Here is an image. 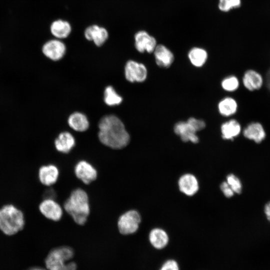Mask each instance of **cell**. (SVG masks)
I'll return each mask as SVG.
<instances>
[{
  "label": "cell",
  "instance_id": "6da1fadb",
  "mask_svg": "<svg viewBox=\"0 0 270 270\" xmlns=\"http://www.w3.org/2000/svg\"><path fill=\"white\" fill-rule=\"evenodd\" d=\"M100 142L110 148L119 150L129 143L130 136L122 120L114 115L102 117L98 124Z\"/></svg>",
  "mask_w": 270,
  "mask_h": 270
},
{
  "label": "cell",
  "instance_id": "7a4b0ae2",
  "mask_svg": "<svg viewBox=\"0 0 270 270\" xmlns=\"http://www.w3.org/2000/svg\"><path fill=\"white\" fill-rule=\"evenodd\" d=\"M64 208L76 224L84 225L87 221L90 212L87 193L80 188L74 190L65 201Z\"/></svg>",
  "mask_w": 270,
  "mask_h": 270
},
{
  "label": "cell",
  "instance_id": "3957f363",
  "mask_svg": "<svg viewBox=\"0 0 270 270\" xmlns=\"http://www.w3.org/2000/svg\"><path fill=\"white\" fill-rule=\"evenodd\" d=\"M24 218L22 212L12 204L0 208V230L7 236L15 234L23 229Z\"/></svg>",
  "mask_w": 270,
  "mask_h": 270
},
{
  "label": "cell",
  "instance_id": "277c9868",
  "mask_svg": "<svg viewBox=\"0 0 270 270\" xmlns=\"http://www.w3.org/2000/svg\"><path fill=\"white\" fill-rule=\"evenodd\" d=\"M74 256L72 248L62 246L52 249L48 254L44 262L47 270H58L66 262L70 261Z\"/></svg>",
  "mask_w": 270,
  "mask_h": 270
},
{
  "label": "cell",
  "instance_id": "5b68a950",
  "mask_svg": "<svg viewBox=\"0 0 270 270\" xmlns=\"http://www.w3.org/2000/svg\"><path fill=\"white\" fill-rule=\"evenodd\" d=\"M140 221V216L138 212L134 210H128L118 219V230L123 235L133 234L138 229Z\"/></svg>",
  "mask_w": 270,
  "mask_h": 270
},
{
  "label": "cell",
  "instance_id": "8992f818",
  "mask_svg": "<svg viewBox=\"0 0 270 270\" xmlns=\"http://www.w3.org/2000/svg\"><path fill=\"white\" fill-rule=\"evenodd\" d=\"M124 74L127 80L131 82H141L146 80L148 70L144 64L130 60L125 66Z\"/></svg>",
  "mask_w": 270,
  "mask_h": 270
},
{
  "label": "cell",
  "instance_id": "52a82bcc",
  "mask_svg": "<svg viewBox=\"0 0 270 270\" xmlns=\"http://www.w3.org/2000/svg\"><path fill=\"white\" fill-rule=\"evenodd\" d=\"M76 176L85 184H89L96 180L98 172L88 162L82 160L76 163L74 168Z\"/></svg>",
  "mask_w": 270,
  "mask_h": 270
},
{
  "label": "cell",
  "instance_id": "ba28073f",
  "mask_svg": "<svg viewBox=\"0 0 270 270\" xmlns=\"http://www.w3.org/2000/svg\"><path fill=\"white\" fill-rule=\"evenodd\" d=\"M39 210L44 216L53 221L60 220L62 216V208L53 199H44L40 204Z\"/></svg>",
  "mask_w": 270,
  "mask_h": 270
},
{
  "label": "cell",
  "instance_id": "9c48e42d",
  "mask_svg": "<svg viewBox=\"0 0 270 270\" xmlns=\"http://www.w3.org/2000/svg\"><path fill=\"white\" fill-rule=\"evenodd\" d=\"M42 52L47 58L56 61L60 60L64 56L66 46L59 40H50L43 45Z\"/></svg>",
  "mask_w": 270,
  "mask_h": 270
},
{
  "label": "cell",
  "instance_id": "30bf717a",
  "mask_svg": "<svg viewBox=\"0 0 270 270\" xmlns=\"http://www.w3.org/2000/svg\"><path fill=\"white\" fill-rule=\"evenodd\" d=\"M134 45L140 52H154L156 45V38L144 30L138 32L134 35Z\"/></svg>",
  "mask_w": 270,
  "mask_h": 270
},
{
  "label": "cell",
  "instance_id": "8fae6325",
  "mask_svg": "<svg viewBox=\"0 0 270 270\" xmlns=\"http://www.w3.org/2000/svg\"><path fill=\"white\" fill-rule=\"evenodd\" d=\"M86 38L92 41L98 46H100L108 40V33L106 29L96 24L88 26L84 32Z\"/></svg>",
  "mask_w": 270,
  "mask_h": 270
},
{
  "label": "cell",
  "instance_id": "7c38bea8",
  "mask_svg": "<svg viewBox=\"0 0 270 270\" xmlns=\"http://www.w3.org/2000/svg\"><path fill=\"white\" fill-rule=\"evenodd\" d=\"M59 176L58 167L52 164L41 166L38 170V178L40 182L46 186L54 184Z\"/></svg>",
  "mask_w": 270,
  "mask_h": 270
},
{
  "label": "cell",
  "instance_id": "4fadbf2b",
  "mask_svg": "<svg viewBox=\"0 0 270 270\" xmlns=\"http://www.w3.org/2000/svg\"><path fill=\"white\" fill-rule=\"evenodd\" d=\"M156 64L160 68H168L174 60L172 52L162 44L157 45L154 51Z\"/></svg>",
  "mask_w": 270,
  "mask_h": 270
},
{
  "label": "cell",
  "instance_id": "5bb4252c",
  "mask_svg": "<svg viewBox=\"0 0 270 270\" xmlns=\"http://www.w3.org/2000/svg\"><path fill=\"white\" fill-rule=\"evenodd\" d=\"M174 133L180 136L184 142H190L196 144L199 139L195 132L187 123L186 122H176L174 127Z\"/></svg>",
  "mask_w": 270,
  "mask_h": 270
},
{
  "label": "cell",
  "instance_id": "9a60e30c",
  "mask_svg": "<svg viewBox=\"0 0 270 270\" xmlns=\"http://www.w3.org/2000/svg\"><path fill=\"white\" fill-rule=\"evenodd\" d=\"M180 190L188 196L194 195L198 190V183L196 178L192 174L182 176L178 180Z\"/></svg>",
  "mask_w": 270,
  "mask_h": 270
},
{
  "label": "cell",
  "instance_id": "2e32d148",
  "mask_svg": "<svg viewBox=\"0 0 270 270\" xmlns=\"http://www.w3.org/2000/svg\"><path fill=\"white\" fill-rule=\"evenodd\" d=\"M75 144L76 140L74 136L68 132H61L54 140L56 150L64 154L70 152Z\"/></svg>",
  "mask_w": 270,
  "mask_h": 270
},
{
  "label": "cell",
  "instance_id": "e0dca14e",
  "mask_svg": "<svg viewBox=\"0 0 270 270\" xmlns=\"http://www.w3.org/2000/svg\"><path fill=\"white\" fill-rule=\"evenodd\" d=\"M148 239L151 245L156 250L166 248L169 241L167 233L160 228L152 229L149 234Z\"/></svg>",
  "mask_w": 270,
  "mask_h": 270
},
{
  "label": "cell",
  "instance_id": "ac0fdd59",
  "mask_svg": "<svg viewBox=\"0 0 270 270\" xmlns=\"http://www.w3.org/2000/svg\"><path fill=\"white\" fill-rule=\"evenodd\" d=\"M50 30L54 36L62 39L68 36L72 32V26L68 21L60 19L51 24Z\"/></svg>",
  "mask_w": 270,
  "mask_h": 270
},
{
  "label": "cell",
  "instance_id": "d6986e66",
  "mask_svg": "<svg viewBox=\"0 0 270 270\" xmlns=\"http://www.w3.org/2000/svg\"><path fill=\"white\" fill-rule=\"evenodd\" d=\"M244 136L256 143L260 142L266 136L262 126L260 123L252 122L248 124L243 132Z\"/></svg>",
  "mask_w": 270,
  "mask_h": 270
},
{
  "label": "cell",
  "instance_id": "ffe728a7",
  "mask_svg": "<svg viewBox=\"0 0 270 270\" xmlns=\"http://www.w3.org/2000/svg\"><path fill=\"white\" fill-rule=\"evenodd\" d=\"M68 124L74 130L80 132L86 131L89 126L87 117L80 112H75L70 114L68 118Z\"/></svg>",
  "mask_w": 270,
  "mask_h": 270
},
{
  "label": "cell",
  "instance_id": "44dd1931",
  "mask_svg": "<svg viewBox=\"0 0 270 270\" xmlns=\"http://www.w3.org/2000/svg\"><path fill=\"white\" fill-rule=\"evenodd\" d=\"M244 86L250 90L259 89L262 84V78L260 74L253 70L246 71L242 79Z\"/></svg>",
  "mask_w": 270,
  "mask_h": 270
},
{
  "label": "cell",
  "instance_id": "7402d4cb",
  "mask_svg": "<svg viewBox=\"0 0 270 270\" xmlns=\"http://www.w3.org/2000/svg\"><path fill=\"white\" fill-rule=\"evenodd\" d=\"M222 136L224 140H233L240 133V124L235 120H231L222 124L220 128Z\"/></svg>",
  "mask_w": 270,
  "mask_h": 270
},
{
  "label": "cell",
  "instance_id": "603a6c76",
  "mask_svg": "<svg viewBox=\"0 0 270 270\" xmlns=\"http://www.w3.org/2000/svg\"><path fill=\"white\" fill-rule=\"evenodd\" d=\"M207 52L204 48L195 47L188 52V58L191 64L196 67H201L208 59Z\"/></svg>",
  "mask_w": 270,
  "mask_h": 270
},
{
  "label": "cell",
  "instance_id": "cb8c5ba5",
  "mask_svg": "<svg viewBox=\"0 0 270 270\" xmlns=\"http://www.w3.org/2000/svg\"><path fill=\"white\" fill-rule=\"evenodd\" d=\"M238 105L236 101L230 97L221 100L218 104V112L221 115L228 116L236 113Z\"/></svg>",
  "mask_w": 270,
  "mask_h": 270
},
{
  "label": "cell",
  "instance_id": "d4e9b609",
  "mask_svg": "<svg viewBox=\"0 0 270 270\" xmlns=\"http://www.w3.org/2000/svg\"><path fill=\"white\" fill-rule=\"evenodd\" d=\"M122 98L118 95L112 86H107L104 92V101L109 106L120 104Z\"/></svg>",
  "mask_w": 270,
  "mask_h": 270
},
{
  "label": "cell",
  "instance_id": "484cf974",
  "mask_svg": "<svg viewBox=\"0 0 270 270\" xmlns=\"http://www.w3.org/2000/svg\"><path fill=\"white\" fill-rule=\"evenodd\" d=\"M221 85L224 90L228 92H233L238 88L239 82L236 77L230 76L222 80Z\"/></svg>",
  "mask_w": 270,
  "mask_h": 270
},
{
  "label": "cell",
  "instance_id": "4316f807",
  "mask_svg": "<svg viewBox=\"0 0 270 270\" xmlns=\"http://www.w3.org/2000/svg\"><path fill=\"white\" fill-rule=\"evenodd\" d=\"M241 5V0H219L218 7L220 10L227 12L230 10L239 8Z\"/></svg>",
  "mask_w": 270,
  "mask_h": 270
},
{
  "label": "cell",
  "instance_id": "83f0119b",
  "mask_svg": "<svg viewBox=\"0 0 270 270\" xmlns=\"http://www.w3.org/2000/svg\"><path fill=\"white\" fill-rule=\"evenodd\" d=\"M226 182L234 192L240 194L242 186L240 180L234 174H230L226 176Z\"/></svg>",
  "mask_w": 270,
  "mask_h": 270
},
{
  "label": "cell",
  "instance_id": "f1b7e54d",
  "mask_svg": "<svg viewBox=\"0 0 270 270\" xmlns=\"http://www.w3.org/2000/svg\"><path fill=\"white\" fill-rule=\"evenodd\" d=\"M186 122L196 132L204 129L206 126L204 120L192 117L189 118Z\"/></svg>",
  "mask_w": 270,
  "mask_h": 270
},
{
  "label": "cell",
  "instance_id": "f546056e",
  "mask_svg": "<svg viewBox=\"0 0 270 270\" xmlns=\"http://www.w3.org/2000/svg\"><path fill=\"white\" fill-rule=\"evenodd\" d=\"M158 270H180V268L176 260L168 259L162 264Z\"/></svg>",
  "mask_w": 270,
  "mask_h": 270
},
{
  "label": "cell",
  "instance_id": "4dcf8cb0",
  "mask_svg": "<svg viewBox=\"0 0 270 270\" xmlns=\"http://www.w3.org/2000/svg\"><path fill=\"white\" fill-rule=\"evenodd\" d=\"M220 189L224 195L227 198L232 196L234 193L226 182L222 183Z\"/></svg>",
  "mask_w": 270,
  "mask_h": 270
},
{
  "label": "cell",
  "instance_id": "1f68e13d",
  "mask_svg": "<svg viewBox=\"0 0 270 270\" xmlns=\"http://www.w3.org/2000/svg\"><path fill=\"white\" fill-rule=\"evenodd\" d=\"M58 270H77L76 264L72 261L66 262Z\"/></svg>",
  "mask_w": 270,
  "mask_h": 270
},
{
  "label": "cell",
  "instance_id": "d6a6232c",
  "mask_svg": "<svg viewBox=\"0 0 270 270\" xmlns=\"http://www.w3.org/2000/svg\"><path fill=\"white\" fill-rule=\"evenodd\" d=\"M44 196V199L54 200L56 194L52 189H48L45 192Z\"/></svg>",
  "mask_w": 270,
  "mask_h": 270
},
{
  "label": "cell",
  "instance_id": "836d02e7",
  "mask_svg": "<svg viewBox=\"0 0 270 270\" xmlns=\"http://www.w3.org/2000/svg\"><path fill=\"white\" fill-rule=\"evenodd\" d=\"M264 210L267 218L270 221V202L266 204Z\"/></svg>",
  "mask_w": 270,
  "mask_h": 270
},
{
  "label": "cell",
  "instance_id": "e575fe53",
  "mask_svg": "<svg viewBox=\"0 0 270 270\" xmlns=\"http://www.w3.org/2000/svg\"><path fill=\"white\" fill-rule=\"evenodd\" d=\"M266 84L268 88L270 90V68L266 74Z\"/></svg>",
  "mask_w": 270,
  "mask_h": 270
},
{
  "label": "cell",
  "instance_id": "d590c367",
  "mask_svg": "<svg viewBox=\"0 0 270 270\" xmlns=\"http://www.w3.org/2000/svg\"><path fill=\"white\" fill-rule=\"evenodd\" d=\"M28 270H47L44 269L42 268H40V267H34V268H30Z\"/></svg>",
  "mask_w": 270,
  "mask_h": 270
}]
</instances>
